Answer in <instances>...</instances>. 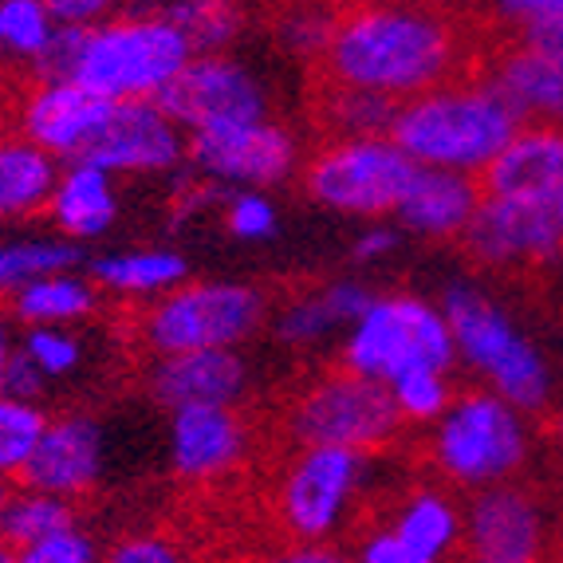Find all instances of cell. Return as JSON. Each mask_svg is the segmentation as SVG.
I'll list each match as a JSON object with an SVG mask.
<instances>
[{
    "label": "cell",
    "mask_w": 563,
    "mask_h": 563,
    "mask_svg": "<svg viewBox=\"0 0 563 563\" xmlns=\"http://www.w3.org/2000/svg\"><path fill=\"white\" fill-rule=\"evenodd\" d=\"M186 59L189 40L166 16H131L87 29L71 79L107 99H154Z\"/></svg>",
    "instance_id": "4"
},
{
    "label": "cell",
    "mask_w": 563,
    "mask_h": 563,
    "mask_svg": "<svg viewBox=\"0 0 563 563\" xmlns=\"http://www.w3.org/2000/svg\"><path fill=\"white\" fill-rule=\"evenodd\" d=\"M178 548H169L166 540L158 536H134V540H122L119 548L111 552V560L119 563H166V560H178Z\"/></svg>",
    "instance_id": "39"
},
{
    "label": "cell",
    "mask_w": 563,
    "mask_h": 563,
    "mask_svg": "<svg viewBox=\"0 0 563 563\" xmlns=\"http://www.w3.org/2000/svg\"><path fill=\"white\" fill-rule=\"evenodd\" d=\"M398 209L422 233L457 236L477 209V186H473V178H461L450 169H418V178Z\"/></svg>",
    "instance_id": "23"
},
{
    "label": "cell",
    "mask_w": 563,
    "mask_h": 563,
    "mask_svg": "<svg viewBox=\"0 0 563 563\" xmlns=\"http://www.w3.org/2000/svg\"><path fill=\"white\" fill-rule=\"evenodd\" d=\"M253 426L229 402H189L178 406L174 422V457L186 481H217L233 470L244 453V438Z\"/></svg>",
    "instance_id": "19"
},
{
    "label": "cell",
    "mask_w": 563,
    "mask_h": 563,
    "mask_svg": "<svg viewBox=\"0 0 563 563\" xmlns=\"http://www.w3.org/2000/svg\"><path fill=\"white\" fill-rule=\"evenodd\" d=\"M44 0H0V47L24 59H36L52 40Z\"/></svg>",
    "instance_id": "32"
},
{
    "label": "cell",
    "mask_w": 563,
    "mask_h": 563,
    "mask_svg": "<svg viewBox=\"0 0 563 563\" xmlns=\"http://www.w3.org/2000/svg\"><path fill=\"white\" fill-rule=\"evenodd\" d=\"M12 308L29 323H59L91 311V291L64 276H32L12 288Z\"/></svg>",
    "instance_id": "28"
},
{
    "label": "cell",
    "mask_w": 563,
    "mask_h": 563,
    "mask_svg": "<svg viewBox=\"0 0 563 563\" xmlns=\"http://www.w3.org/2000/svg\"><path fill=\"white\" fill-rule=\"evenodd\" d=\"M555 217H560V229H563V201H560V206H555Z\"/></svg>",
    "instance_id": "45"
},
{
    "label": "cell",
    "mask_w": 563,
    "mask_h": 563,
    "mask_svg": "<svg viewBox=\"0 0 563 563\" xmlns=\"http://www.w3.org/2000/svg\"><path fill=\"white\" fill-rule=\"evenodd\" d=\"M29 355L40 363V371H47V375H64V371H71L79 358V347L71 343V339L64 335H52V331H36V335L29 339Z\"/></svg>",
    "instance_id": "37"
},
{
    "label": "cell",
    "mask_w": 563,
    "mask_h": 563,
    "mask_svg": "<svg viewBox=\"0 0 563 563\" xmlns=\"http://www.w3.org/2000/svg\"><path fill=\"white\" fill-rule=\"evenodd\" d=\"M9 477H4V473H0V517H4V505H9Z\"/></svg>",
    "instance_id": "43"
},
{
    "label": "cell",
    "mask_w": 563,
    "mask_h": 563,
    "mask_svg": "<svg viewBox=\"0 0 563 563\" xmlns=\"http://www.w3.org/2000/svg\"><path fill=\"white\" fill-rule=\"evenodd\" d=\"M445 323H450L461 351L500 386V395L508 402H517L520 410H540L544 406L548 398L544 363L536 358V351L528 347L517 331L508 328V320L493 303L473 296V291L453 288L445 296Z\"/></svg>",
    "instance_id": "10"
},
{
    "label": "cell",
    "mask_w": 563,
    "mask_h": 563,
    "mask_svg": "<svg viewBox=\"0 0 563 563\" xmlns=\"http://www.w3.org/2000/svg\"><path fill=\"white\" fill-rule=\"evenodd\" d=\"M470 84H485L497 95H505L525 122H563V56L540 52V47L508 36V32H500L485 47Z\"/></svg>",
    "instance_id": "16"
},
{
    "label": "cell",
    "mask_w": 563,
    "mask_h": 563,
    "mask_svg": "<svg viewBox=\"0 0 563 563\" xmlns=\"http://www.w3.org/2000/svg\"><path fill=\"white\" fill-rule=\"evenodd\" d=\"M52 213L56 221L76 236H95L111 225L114 217V198L107 186V169L79 162L64 181H59L56 198H52Z\"/></svg>",
    "instance_id": "27"
},
{
    "label": "cell",
    "mask_w": 563,
    "mask_h": 563,
    "mask_svg": "<svg viewBox=\"0 0 563 563\" xmlns=\"http://www.w3.org/2000/svg\"><path fill=\"white\" fill-rule=\"evenodd\" d=\"M0 386L16 398L36 395L40 390V363L29 355V351H24V355H9L4 358V378H0Z\"/></svg>",
    "instance_id": "40"
},
{
    "label": "cell",
    "mask_w": 563,
    "mask_h": 563,
    "mask_svg": "<svg viewBox=\"0 0 563 563\" xmlns=\"http://www.w3.org/2000/svg\"><path fill=\"white\" fill-rule=\"evenodd\" d=\"M4 358L9 355H4V335H0V378H4Z\"/></svg>",
    "instance_id": "44"
},
{
    "label": "cell",
    "mask_w": 563,
    "mask_h": 563,
    "mask_svg": "<svg viewBox=\"0 0 563 563\" xmlns=\"http://www.w3.org/2000/svg\"><path fill=\"white\" fill-rule=\"evenodd\" d=\"M99 477V438L87 418H67V422L44 426L36 450L29 461L12 473L20 488L36 493H56V497H84Z\"/></svg>",
    "instance_id": "18"
},
{
    "label": "cell",
    "mask_w": 563,
    "mask_h": 563,
    "mask_svg": "<svg viewBox=\"0 0 563 563\" xmlns=\"http://www.w3.org/2000/svg\"><path fill=\"white\" fill-rule=\"evenodd\" d=\"M422 162H413L402 146L378 139L323 142L303 169V189L320 206L347 213H386L398 209L410 194Z\"/></svg>",
    "instance_id": "6"
},
{
    "label": "cell",
    "mask_w": 563,
    "mask_h": 563,
    "mask_svg": "<svg viewBox=\"0 0 563 563\" xmlns=\"http://www.w3.org/2000/svg\"><path fill=\"white\" fill-rule=\"evenodd\" d=\"M91 555L95 552H91V544H87V536L71 525V528H59V532H47L44 540H36L20 560L24 563H84V560H91Z\"/></svg>",
    "instance_id": "35"
},
{
    "label": "cell",
    "mask_w": 563,
    "mask_h": 563,
    "mask_svg": "<svg viewBox=\"0 0 563 563\" xmlns=\"http://www.w3.org/2000/svg\"><path fill=\"white\" fill-rule=\"evenodd\" d=\"M181 154L174 119L154 99H111L76 162L103 169H162Z\"/></svg>",
    "instance_id": "15"
},
{
    "label": "cell",
    "mask_w": 563,
    "mask_h": 563,
    "mask_svg": "<svg viewBox=\"0 0 563 563\" xmlns=\"http://www.w3.org/2000/svg\"><path fill=\"white\" fill-rule=\"evenodd\" d=\"M378 520H383V528L402 536L418 555V563L457 555L453 552V544H457V508L442 493H413L395 512H378Z\"/></svg>",
    "instance_id": "25"
},
{
    "label": "cell",
    "mask_w": 563,
    "mask_h": 563,
    "mask_svg": "<svg viewBox=\"0 0 563 563\" xmlns=\"http://www.w3.org/2000/svg\"><path fill=\"white\" fill-rule=\"evenodd\" d=\"M107 107H111L107 95H95L76 79H44L20 111V131L40 142L44 151L76 158V151L91 139Z\"/></svg>",
    "instance_id": "20"
},
{
    "label": "cell",
    "mask_w": 563,
    "mask_h": 563,
    "mask_svg": "<svg viewBox=\"0 0 563 563\" xmlns=\"http://www.w3.org/2000/svg\"><path fill=\"white\" fill-rule=\"evenodd\" d=\"M520 126L525 119L493 87L445 84L406 99L386 134L422 166L481 169Z\"/></svg>",
    "instance_id": "3"
},
{
    "label": "cell",
    "mask_w": 563,
    "mask_h": 563,
    "mask_svg": "<svg viewBox=\"0 0 563 563\" xmlns=\"http://www.w3.org/2000/svg\"><path fill=\"white\" fill-rule=\"evenodd\" d=\"M390 244H395V236H390V233H371V236H366V241L355 249V256H375V253H386Z\"/></svg>",
    "instance_id": "42"
},
{
    "label": "cell",
    "mask_w": 563,
    "mask_h": 563,
    "mask_svg": "<svg viewBox=\"0 0 563 563\" xmlns=\"http://www.w3.org/2000/svg\"><path fill=\"white\" fill-rule=\"evenodd\" d=\"M244 383V366L225 347L178 351L154 371L151 386L158 402L189 406V402H229Z\"/></svg>",
    "instance_id": "22"
},
{
    "label": "cell",
    "mask_w": 563,
    "mask_h": 563,
    "mask_svg": "<svg viewBox=\"0 0 563 563\" xmlns=\"http://www.w3.org/2000/svg\"><path fill=\"white\" fill-rule=\"evenodd\" d=\"M477 201H525L555 209L563 201V122L532 119L473 174Z\"/></svg>",
    "instance_id": "12"
},
{
    "label": "cell",
    "mask_w": 563,
    "mask_h": 563,
    "mask_svg": "<svg viewBox=\"0 0 563 563\" xmlns=\"http://www.w3.org/2000/svg\"><path fill=\"white\" fill-rule=\"evenodd\" d=\"M395 402L402 410V418H413V422L438 418L450 406V390L442 383V371L438 366H410V371H402L395 378Z\"/></svg>",
    "instance_id": "33"
},
{
    "label": "cell",
    "mask_w": 563,
    "mask_h": 563,
    "mask_svg": "<svg viewBox=\"0 0 563 563\" xmlns=\"http://www.w3.org/2000/svg\"><path fill=\"white\" fill-rule=\"evenodd\" d=\"M398 107H402V99H390V95H378V91H363V87L335 84V79L311 76V87H308L311 126H316L328 142L378 139V134L390 131Z\"/></svg>",
    "instance_id": "21"
},
{
    "label": "cell",
    "mask_w": 563,
    "mask_h": 563,
    "mask_svg": "<svg viewBox=\"0 0 563 563\" xmlns=\"http://www.w3.org/2000/svg\"><path fill=\"white\" fill-rule=\"evenodd\" d=\"M154 103L169 119L189 126H217V122H253L264 114V99L256 84L229 59L201 56L186 59L169 84L158 87Z\"/></svg>",
    "instance_id": "13"
},
{
    "label": "cell",
    "mask_w": 563,
    "mask_h": 563,
    "mask_svg": "<svg viewBox=\"0 0 563 563\" xmlns=\"http://www.w3.org/2000/svg\"><path fill=\"white\" fill-rule=\"evenodd\" d=\"M76 520L79 508L71 497L20 488V497H9L4 517H0V560H20L36 540L59 532V528H71Z\"/></svg>",
    "instance_id": "26"
},
{
    "label": "cell",
    "mask_w": 563,
    "mask_h": 563,
    "mask_svg": "<svg viewBox=\"0 0 563 563\" xmlns=\"http://www.w3.org/2000/svg\"><path fill=\"white\" fill-rule=\"evenodd\" d=\"M433 470L457 485L505 481L525 461V430L517 413L485 390H461L450 418L430 442Z\"/></svg>",
    "instance_id": "7"
},
{
    "label": "cell",
    "mask_w": 563,
    "mask_h": 563,
    "mask_svg": "<svg viewBox=\"0 0 563 563\" xmlns=\"http://www.w3.org/2000/svg\"><path fill=\"white\" fill-rule=\"evenodd\" d=\"M256 433L268 457H284L308 445H347L358 453H375L398 442L402 410L375 375L335 363L311 383L284 390L280 406L256 422Z\"/></svg>",
    "instance_id": "2"
},
{
    "label": "cell",
    "mask_w": 563,
    "mask_h": 563,
    "mask_svg": "<svg viewBox=\"0 0 563 563\" xmlns=\"http://www.w3.org/2000/svg\"><path fill=\"white\" fill-rule=\"evenodd\" d=\"M264 296L244 284H189L166 300L142 308L131 331L146 351L178 355V351L229 347L261 323Z\"/></svg>",
    "instance_id": "5"
},
{
    "label": "cell",
    "mask_w": 563,
    "mask_h": 563,
    "mask_svg": "<svg viewBox=\"0 0 563 563\" xmlns=\"http://www.w3.org/2000/svg\"><path fill=\"white\" fill-rule=\"evenodd\" d=\"M497 36L461 0H335L311 76L406 103L433 87L470 84Z\"/></svg>",
    "instance_id": "1"
},
{
    "label": "cell",
    "mask_w": 563,
    "mask_h": 563,
    "mask_svg": "<svg viewBox=\"0 0 563 563\" xmlns=\"http://www.w3.org/2000/svg\"><path fill=\"white\" fill-rule=\"evenodd\" d=\"M493 32H512L528 20L563 16V0H461Z\"/></svg>",
    "instance_id": "34"
},
{
    "label": "cell",
    "mask_w": 563,
    "mask_h": 563,
    "mask_svg": "<svg viewBox=\"0 0 563 563\" xmlns=\"http://www.w3.org/2000/svg\"><path fill=\"white\" fill-rule=\"evenodd\" d=\"M461 253L477 268H528L555 261L563 249V229L555 209L525 206V201H477L473 217L457 233Z\"/></svg>",
    "instance_id": "11"
},
{
    "label": "cell",
    "mask_w": 563,
    "mask_h": 563,
    "mask_svg": "<svg viewBox=\"0 0 563 563\" xmlns=\"http://www.w3.org/2000/svg\"><path fill=\"white\" fill-rule=\"evenodd\" d=\"M40 84H44V79H40L36 64L32 67H9V71L0 76V134L12 131V126H20V111H24L29 95L36 91Z\"/></svg>",
    "instance_id": "36"
},
{
    "label": "cell",
    "mask_w": 563,
    "mask_h": 563,
    "mask_svg": "<svg viewBox=\"0 0 563 563\" xmlns=\"http://www.w3.org/2000/svg\"><path fill=\"white\" fill-rule=\"evenodd\" d=\"M508 36L525 40V44L540 47V52H555L563 56V16H544V20H528L520 29H512Z\"/></svg>",
    "instance_id": "41"
},
{
    "label": "cell",
    "mask_w": 563,
    "mask_h": 563,
    "mask_svg": "<svg viewBox=\"0 0 563 563\" xmlns=\"http://www.w3.org/2000/svg\"><path fill=\"white\" fill-rule=\"evenodd\" d=\"M181 276H186V264L174 253H134L95 264V280L111 291H154Z\"/></svg>",
    "instance_id": "30"
},
{
    "label": "cell",
    "mask_w": 563,
    "mask_h": 563,
    "mask_svg": "<svg viewBox=\"0 0 563 563\" xmlns=\"http://www.w3.org/2000/svg\"><path fill=\"white\" fill-rule=\"evenodd\" d=\"M44 426V413L32 410L24 398L0 395V473L9 481L29 461V453L36 450Z\"/></svg>",
    "instance_id": "31"
},
{
    "label": "cell",
    "mask_w": 563,
    "mask_h": 563,
    "mask_svg": "<svg viewBox=\"0 0 563 563\" xmlns=\"http://www.w3.org/2000/svg\"><path fill=\"white\" fill-rule=\"evenodd\" d=\"M343 363L375 378H398L410 366L445 371L453 363V331L438 311L418 300L402 296L375 300L363 311V323L343 351Z\"/></svg>",
    "instance_id": "9"
},
{
    "label": "cell",
    "mask_w": 563,
    "mask_h": 563,
    "mask_svg": "<svg viewBox=\"0 0 563 563\" xmlns=\"http://www.w3.org/2000/svg\"><path fill=\"white\" fill-rule=\"evenodd\" d=\"M189 158L221 178L241 181H280L291 169V139L268 122H217L194 126Z\"/></svg>",
    "instance_id": "17"
},
{
    "label": "cell",
    "mask_w": 563,
    "mask_h": 563,
    "mask_svg": "<svg viewBox=\"0 0 563 563\" xmlns=\"http://www.w3.org/2000/svg\"><path fill=\"white\" fill-rule=\"evenodd\" d=\"M280 481L273 488V520L284 544H316L343 512L358 473V450L308 445L268 461Z\"/></svg>",
    "instance_id": "8"
},
{
    "label": "cell",
    "mask_w": 563,
    "mask_h": 563,
    "mask_svg": "<svg viewBox=\"0 0 563 563\" xmlns=\"http://www.w3.org/2000/svg\"><path fill=\"white\" fill-rule=\"evenodd\" d=\"M166 20L189 40V52L194 47L206 52V47L229 44L236 36V29L244 24V9L236 0H174L166 9Z\"/></svg>",
    "instance_id": "29"
},
{
    "label": "cell",
    "mask_w": 563,
    "mask_h": 563,
    "mask_svg": "<svg viewBox=\"0 0 563 563\" xmlns=\"http://www.w3.org/2000/svg\"><path fill=\"white\" fill-rule=\"evenodd\" d=\"M465 560L488 563H525L544 560L548 536L544 512L536 505V493L525 485H481L470 500V548Z\"/></svg>",
    "instance_id": "14"
},
{
    "label": "cell",
    "mask_w": 563,
    "mask_h": 563,
    "mask_svg": "<svg viewBox=\"0 0 563 563\" xmlns=\"http://www.w3.org/2000/svg\"><path fill=\"white\" fill-rule=\"evenodd\" d=\"M56 162L52 151L32 142L24 131L0 134V213H29L52 201Z\"/></svg>",
    "instance_id": "24"
},
{
    "label": "cell",
    "mask_w": 563,
    "mask_h": 563,
    "mask_svg": "<svg viewBox=\"0 0 563 563\" xmlns=\"http://www.w3.org/2000/svg\"><path fill=\"white\" fill-rule=\"evenodd\" d=\"M229 229L236 236H268L276 229V213L264 198H236L229 206Z\"/></svg>",
    "instance_id": "38"
}]
</instances>
